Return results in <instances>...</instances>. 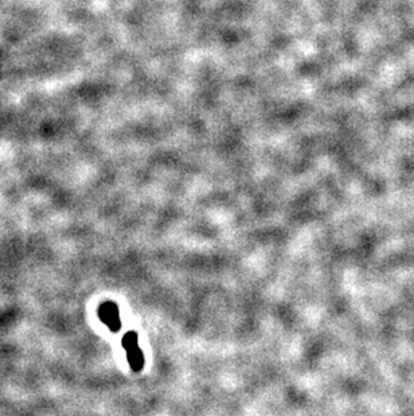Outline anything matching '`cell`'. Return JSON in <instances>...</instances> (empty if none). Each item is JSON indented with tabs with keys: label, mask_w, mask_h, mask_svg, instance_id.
I'll use <instances>...</instances> for the list:
<instances>
[{
	"label": "cell",
	"mask_w": 414,
	"mask_h": 416,
	"mask_svg": "<svg viewBox=\"0 0 414 416\" xmlns=\"http://www.w3.org/2000/svg\"><path fill=\"white\" fill-rule=\"evenodd\" d=\"M122 345L127 353V360H128L131 370L134 372H140L143 370L144 364H145V358H144V353L141 352L140 345H138V333L134 330L125 333V336L122 339Z\"/></svg>",
	"instance_id": "1"
},
{
	"label": "cell",
	"mask_w": 414,
	"mask_h": 416,
	"mask_svg": "<svg viewBox=\"0 0 414 416\" xmlns=\"http://www.w3.org/2000/svg\"><path fill=\"white\" fill-rule=\"evenodd\" d=\"M98 318L103 324L107 326L112 333H117L122 329V318H120V310L115 302H104L100 305L97 310Z\"/></svg>",
	"instance_id": "2"
}]
</instances>
